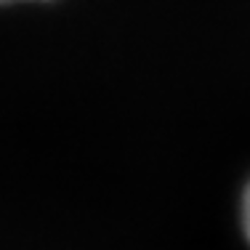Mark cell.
<instances>
[{
	"instance_id": "6da1fadb",
	"label": "cell",
	"mask_w": 250,
	"mask_h": 250,
	"mask_svg": "<svg viewBox=\"0 0 250 250\" xmlns=\"http://www.w3.org/2000/svg\"><path fill=\"white\" fill-rule=\"evenodd\" d=\"M237 229H240L245 248L250 250V176L245 178V184L240 189V197H237Z\"/></svg>"
},
{
	"instance_id": "7a4b0ae2",
	"label": "cell",
	"mask_w": 250,
	"mask_h": 250,
	"mask_svg": "<svg viewBox=\"0 0 250 250\" xmlns=\"http://www.w3.org/2000/svg\"><path fill=\"white\" fill-rule=\"evenodd\" d=\"M38 3H53V0H0V8H14V5H38Z\"/></svg>"
}]
</instances>
